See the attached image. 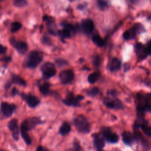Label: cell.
I'll return each mask as SVG.
<instances>
[{
	"instance_id": "obj_1",
	"label": "cell",
	"mask_w": 151,
	"mask_h": 151,
	"mask_svg": "<svg viewBox=\"0 0 151 151\" xmlns=\"http://www.w3.org/2000/svg\"><path fill=\"white\" fill-rule=\"evenodd\" d=\"M137 100L138 113H143L144 111H150L151 108V93L138 94L137 95Z\"/></svg>"
},
{
	"instance_id": "obj_2",
	"label": "cell",
	"mask_w": 151,
	"mask_h": 151,
	"mask_svg": "<svg viewBox=\"0 0 151 151\" xmlns=\"http://www.w3.org/2000/svg\"><path fill=\"white\" fill-rule=\"evenodd\" d=\"M43 55L42 52L37 51L31 52L26 61V66L29 68H34L37 67L42 61Z\"/></svg>"
},
{
	"instance_id": "obj_3",
	"label": "cell",
	"mask_w": 151,
	"mask_h": 151,
	"mask_svg": "<svg viewBox=\"0 0 151 151\" xmlns=\"http://www.w3.org/2000/svg\"><path fill=\"white\" fill-rule=\"evenodd\" d=\"M77 130L83 133H87L90 130V126L86 117L82 115L77 116L74 121Z\"/></svg>"
},
{
	"instance_id": "obj_4",
	"label": "cell",
	"mask_w": 151,
	"mask_h": 151,
	"mask_svg": "<svg viewBox=\"0 0 151 151\" xmlns=\"http://www.w3.org/2000/svg\"><path fill=\"white\" fill-rule=\"evenodd\" d=\"M83 99H84L83 96L78 95L75 97L73 93L69 92L67 93L65 99L63 100V102L67 106L77 107L80 105V101Z\"/></svg>"
},
{
	"instance_id": "obj_5",
	"label": "cell",
	"mask_w": 151,
	"mask_h": 151,
	"mask_svg": "<svg viewBox=\"0 0 151 151\" xmlns=\"http://www.w3.org/2000/svg\"><path fill=\"white\" fill-rule=\"evenodd\" d=\"M41 70L43 76L46 78H51L55 76L56 69L54 65L50 62L44 63L41 67Z\"/></svg>"
},
{
	"instance_id": "obj_6",
	"label": "cell",
	"mask_w": 151,
	"mask_h": 151,
	"mask_svg": "<svg viewBox=\"0 0 151 151\" xmlns=\"http://www.w3.org/2000/svg\"><path fill=\"white\" fill-rule=\"evenodd\" d=\"M76 32V28L70 24L64 25V28L63 30L58 31V34L61 38H67L73 35Z\"/></svg>"
},
{
	"instance_id": "obj_7",
	"label": "cell",
	"mask_w": 151,
	"mask_h": 151,
	"mask_svg": "<svg viewBox=\"0 0 151 151\" xmlns=\"http://www.w3.org/2000/svg\"><path fill=\"white\" fill-rule=\"evenodd\" d=\"M103 103L110 109H120L123 108V103L120 100L117 99H111L110 97H106L103 100Z\"/></svg>"
},
{
	"instance_id": "obj_8",
	"label": "cell",
	"mask_w": 151,
	"mask_h": 151,
	"mask_svg": "<svg viewBox=\"0 0 151 151\" xmlns=\"http://www.w3.org/2000/svg\"><path fill=\"white\" fill-rule=\"evenodd\" d=\"M74 77V74L71 70H66L61 71L59 75V78L63 84H66L71 82Z\"/></svg>"
},
{
	"instance_id": "obj_9",
	"label": "cell",
	"mask_w": 151,
	"mask_h": 151,
	"mask_svg": "<svg viewBox=\"0 0 151 151\" xmlns=\"http://www.w3.org/2000/svg\"><path fill=\"white\" fill-rule=\"evenodd\" d=\"M11 44L21 54H25L28 50V45L26 42L22 41H18L14 38H11L10 40Z\"/></svg>"
},
{
	"instance_id": "obj_10",
	"label": "cell",
	"mask_w": 151,
	"mask_h": 151,
	"mask_svg": "<svg viewBox=\"0 0 151 151\" xmlns=\"http://www.w3.org/2000/svg\"><path fill=\"white\" fill-rule=\"evenodd\" d=\"M8 126L12 133L13 138L15 140H18L19 139V127L18 124V120L16 119H12L8 122Z\"/></svg>"
},
{
	"instance_id": "obj_11",
	"label": "cell",
	"mask_w": 151,
	"mask_h": 151,
	"mask_svg": "<svg viewBox=\"0 0 151 151\" xmlns=\"http://www.w3.org/2000/svg\"><path fill=\"white\" fill-rule=\"evenodd\" d=\"M134 50L137 57L140 60L145 59L149 54L145 45L142 43L138 42L134 46Z\"/></svg>"
},
{
	"instance_id": "obj_12",
	"label": "cell",
	"mask_w": 151,
	"mask_h": 151,
	"mask_svg": "<svg viewBox=\"0 0 151 151\" xmlns=\"http://www.w3.org/2000/svg\"><path fill=\"white\" fill-rule=\"evenodd\" d=\"M15 109L16 107L14 104H11L6 102H2L1 104V113L6 117H10Z\"/></svg>"
},
{
	"instance_id": "obj_13",
	"label": "cell",
	"mask_w": 151,
	"mask_h": 151,
	"mask_svg": "<svg viewBox=\"0 0 151 151\" xmlns=\"http://www.w3.org/2000/svg\"><path fill=\"white\" fill-rule=\"evenodd\" d=\"M140 29H142V25L139 24H136L134 27L126 30L124 32L123 37L124 39L126 40L133 39L136 36L137 32Z\"/></svg>"
},
{
	"instance_id": "obj_14",
	"label": "cell",
	"mask_w": 151,
	"mask_h": 151,
	"mask_svg": "<svg viewBox=\"0 0 151 151\" xmlns=\"http://www.w3.org/2000/svg\"><path fill=\"white\" fill-rule=\"evenodd\" d=\"M40 123L41 120L39 118L37 117H32L25 120L22 123V124H23L28 130H29L34 128L37 124H40Z\"/></svg>"
},
{
	"instance_id": "obj_15",
	"label": "cell",
	"mask_w": 151,
	"mask_h": 151,
	"mask_svg": "<svg viewBox=\"0 0 151 151\" xmlns=\"http://www.w3.org/2000/svg\"><path fill=\"white\" fill-rule=\"evenodd\" d=\"M22 97L25 100L27 104L30 107H32V108L35 107L40 103V100H39V99L35 96L25 95V94H22Z\"/></svg>"
},
{
	"instance_id": "obj_16",
	"label": "cell",
	"mask_w": 151,
	"mask_h": 151,
	"mask_svg": "<svg viewBox=\"0 0 151 151\" xmlns=\"http://www.w3.org/2000/svg\"><path fill=\"white\" fill-rule=\"evenodd\" d=\"M103 133L104 138L109 142L114 143L118 141V136L112 132L109 128H104L103 130Z\"/></svg>"
},
{
	"instance_id": "obj_17",
	"label": "cell",
	"mask_w": 151,
	"mask_h": 151,
	"mask_svg": "<svg viewBox=\"0 0 151 151\" xmlns=\"http://www.w3.org/2000/svg\"><path fill=\"white\" fill-rule=\"evenodd\" d=\"M82 28L84 32L86 34H90L93 32L94 28V25L92 20L86 19L82 21Z\"/></svg>"
},
{
	"instance_id": "obj_18",
	"label": "cell",
	"mask_w": 151,
	"mask_h": 151,
	"mask_svg": "<svg viewBox=\"0 0 151 151\" xmlns=\"http://www.w3.org/2000/svg\"><path fill=\"white\" fill-rule=\"evenodd\" d=\"M121 67V62L120 61L116 58H112L109 63V68L111 71H116L119 70Z\"/></svg>"
},
{
	"instance_id": "obj_19",
	"label": "cell",
	"mask_w": 151,
	"mask_h": 151,
	"mask_svg": "<svg viewBox=\"0 0 151 151\" xmlns=\"http://www.w3.org/2000/svg\"><path fill=\"white\" fill-rule=\"evenodd\" d=\"M28 130L26 129V127L23 124H21V136H22L23 139L24 140L25 142L28 145H30L31 144L32 142H31V137L28 135Z\"/></svg>"
},
{
	"instance_id": "obj_20",
	"label": "cell",
	"mask_w": 151,
	"mask_h": 151,
	"mask_svg": "<svg viewBox=\"0 0 151 151\" xmlns=\"http://www.w3.org/2000/svg\"><path fill=\"white\" fill-rule=\"evenodd\" d=\"M122 139L124 143L130 145L133 142L136 137L134 135H133L131 133L129 132H125L122 134Z\"/></svg>"
},
{
	"instance_id": "obj_21",
	"label": "cell",
	"mask_w": 151,
	"mask_h": 151,
	"mask_svg": "<svg viewBox=\"0 0 151 151\" xmlns=\"http://www.w3.org/2000/svg\"><path fill=\"white\" fill-rule=\"evenodd\" d=\"M94 146L97 151L103 150L102 149L104 146V139L99 136H96L94 139Z\"/></svg>"
},
{
	"instance_id": "obj_22",
	"label": "cell",
	"mask_w": 151,
	"mask_h": 151,
	"mask_svg": "<svg viewBox=\"0 0 151 151\" xmlns=\"http://www.w3.org/2000/svg\"><path fill=\"white\" fill-rule=\"evenodd\" d=\"M48 21L47 23V29L48 31L52 35H55L58 34L57 29V26L55 23L52 21L48 19Z\"/></svg>"
},
{
	"instance_id": "obj_23",
	"label": "cell",
	"mask_w": 151,
	"mask_h": 151,
	"mask_svg": "<svg viewBox=\"0 0 151 151\" xmlns=\"http://www.w3.org/2000/svg\"><path fill=\"white\" fill-rule=\"evenodd\" d=\"M70 125L67 122H63L59 129V133L62 136H65L70 132Z\"/></svg>"
},
{
	"instance_id": "obj_24",
	"label": "cell",
	"mask_w": 151,
	"mask_h": 151,
	"mask_svg": "<svg viewBox=\"0 0 151 151\" xmlns=\"http://www.w3.org/2000/svg\"><path fill=\"white\" fill-rule=\"evenodd\" d=\"M93 42L99 47H103L105 45V42L104 40L99 35H94L92 37Z\"/></svg>"
},
{
	"instance_id": "obj_25",
	"label": "cell",
	"mask_w": 151,
	"mask_h": 151,
	"mask_svg": "<svg viewBox=\"0 0 151 151\" xmlns=\"http://www.w3.org/2000/svg\"><path fill=\"white\" fill-rule=\"evenodd\" d=\"M12 82L19 86H25L27 85L26 81L21 77L17 75H13L12 76Z\"/></svg>"
},
{
	"instance_id": "obj_26",
	"label": "cell",
	"mask_w": 151,
	"mask_h": 151,
	"mask_svg": "<svg viewBox=\"0 0 151 151\" xmlns=\"http://www.w3.org/2000/svg\"><path fill=\"white\" fill-rule=\"evenodd\" d=\"M50 85L48 83H44L42 84H41L40 86V91L41 93H42L44 95H47L49 93L50 91Z\"/></svg>"
},
{
	"instance_id": "obj_27",
	"label": "cell",
	"mask_w": 151,
	"mask_h": 151,
	"mask_svg": "<svg viewBox=\"0 0 151 151\" xmlns=\"http://www.w3.org/2000/svg\"><path fill=\"white\" fill-rule=\"evenodd\" d=\"M99 77H100V73L94 72L88 76V81L90 83L93 84V83H94L96 81H97Z\"/></svg>"
},
{
	"instance_id": "obj_28",
	"label": "cell",
	"mask_w": 151,
	"mask_h": 151,
	"mask_svg": "<svg viewBox=\"0 0 151 151\" xmlns=\"http://www.w3.org/2000/svg\"><path fill=\"white\" fill-rule=\"evenodd\" d=\"M21 27V24L18 22H14L11 24V32L12 33H14L18 30L20 29Z\"/></svg>"
},
{
	"instance_id": "obj_29",
	"label": "cell",
	"mask_w": 151,
	"mask_h": 151,
	"mask_svg": "<svg viewBox=\"0 0 151 151\" xmlns=\"http://www.w3.org/2000/svg\"><path fill=\"white\" fill-rule=\"evenodd\" d=\"M14 5L18 8H22L27 5V2L26 0H12Z\"/></svg>"
},
{
	"instance_id": "obj_30",
	"label": "cell",
	"mask_w": 151,
	"mask_h": 151,
	"mask_svg": "<svg viewBox=\"0 0 151 151\" xmlns=\"http://www.w3.org/2000/svg\"><path fill=\"white\" fill-rule=\"evenodd\" d=\"M99 93V90L97 87H93L87 91V94L91 97H94L98 94Z\"/></svg>"
},
{
	"instance_id": "obj_31",
	"label": "cell",
	"mask_w": 151,
	"mask_h": 151,
	"mask_svg": "<svg viewBox=\"0 0 151 151\" xmlns=\"http://www.w3.org/2000/svg\"><path fill=\"white\" fill-rule=\"evenodd\" d=\"M142 129V130L143 131V132L147 136H151V127L148 126L146 123L143 124L141 127H140Z\"/></svg>"
},
{
	"instance_id": "obj_32",
	"label": "cell",
	"mask_w": 151,
	"mask_h": 151,
	"mask_svg": "<svg viewBox=\"0 0 151 151\" xmlns=\"http://www.w3.org/2000/svg\"><path fill=\"white\" fill-rule=\"evenodd\" d=\"M97 5L100 9H104L108 6V4L104 0H98L97 1Z\"/></svg>"
},
{
	"instance_id": "obj_33",
	"label": "cell",
	"mask_w": 151,
	"mask_h": 151,
	"mask_svg": "<svg viewBox=\"0 0 151 151\" xmlns=\"http://www.w3.org/2000/svg\"><path fill=\"white\" fill-rule=\"evenodd\" d=\"M100 63H101V60H100V57H99V56H95V57L93 58V65H94L96 67H99V65H100Z\"/></svg>"
},
{
	"instance_id": "obj_34",
	"label": "cell",
	"mask_w": 151,
	"mask_h": 151,
	"mask_svg": "<svg viewBox=\"0 0 151 151\" xmlns=\"http://www.w3.org/2000/svg\"><path fill=\"white\" fill-rule=\"evenodd\" d=\"M55 63L58 67H63L67 65V62L63 59H58L55 61Z\"/></svg>"
},
{
	"instance_id": "obj_35",
	"label": "cell",
	"mask_w": 151,
	"mask_h": 151,
	"mask_svg": "<svg viewBox=\"0 0 151 151\" xmlns=\"http://www.w3.org/2000/svg\"><path fill=\"white\" fill-rule=\"evenodd\" d=\"M81 150V147L78 141L75 140L73 142V151H80Z\"/></svg>"
},
{
	"instance_id": "obj_36",
	"label": "cell",
	"mask_w": 151,
	"mask_h": 151,
	"mask_svg": "<svg viewBox=\"0 0 151 151\" xmlns=\"http://www.w3.org/2000/svg\"><path fill=\"white\" fill-rule=\"evenodd\" d=\"M42 42L44 44H47V45H50L51 44V39L48 37H47V36H44L42 38Z\"/></svg>"
},
{
	"instance_id": "obj_37",
	"label": "cell",
	"mask_w": 151,
	"mask_h": 151,
	"mask_svg": "<svg viewBox=\"0 0 151 151\" xmlns=\"http://www.w3.org/2000/svg\"><path fill=\"white\" fill-rule=\"evenodd\" d=\"M6 50L7 48L5 46L0 44V54H5L6 51Z\"/></svg>"
},
{
	"instance_id": "obj_38",
	"label": "cell",
	"mask_w": 151,
	"mask_h": 151,
	"mask_svg": "<svg viewBox=\"0 0 151 151\" xmlns=\"http://www.w3.org/2000/svg\"><path fill=\"white\" fill-rule=\"evenodd\" d=\"M148 54L149 55H151V41L149 42L147 44V45L146 46Z\"/></svg>"
},
{
	"instance_id": "obj_39",
	"label": "cell",
	"mask_w": 151,
	"mask_h": 151,
	"mask_svg": "<svg viewBox=\"0 0 151 151\" xmlns=\"http://www.w3.org/2000/svg\"><path fill=\"white\" fill-rule=\"evenodd\" d=\"M36 151H46V150H45V149H44L42 146H39L37 148Z\"/></svg>"
},
{
	"instance_id": "obj_40",
	"label": "cell",
	"mask_w": 151,
	"mask_h": 151,
	"mask_svg": "<svg viewBox=\"0 0 151 151\" xmlns=\"http://www.w3.org/2000/svg\"><path fill=\"white\" fill-rule=\"evenodd\" d=\"M3 60L6 63V62H8L11 60V58L10 57H5L3 59Z\"/></svg>"
},
{
	"instance_id": "obj_41",
	"label": "cell",
	"mask_w": 151,
	"mask_h": 151,
	"mask_svg": "<svg viewBox=\"0 0 151 151\" xmlns=\"http://www.w3.org/2000/svg\"><path fill=\"white\" fill-rule=\"evenodd\" d=\"M17 89H15V88H14V89L12 90V95H13V96L15 95V94H17Z\"/></svg>"
},
{
	"instance_id": "obj_42",
	"label": "cell",
	"mask_w": 151,
	"mask_h": 151,
	"mask_svg": "<svg viewBox=\"0 0 151 151\" xmlns=\"http://www.w3.org/2000/svg\"><path fill=\"white\" fill-rule=\"evenodd\" d=\"M69 1H75L76 0H69Z\"/></svg>"
},
{
	"instance_id": "obj_43",
	"label": "cell",
	"mask_w": 151,
	"mask_h": 151,
	"mask_svg": "<svg viewBox=\"0 0 151 151\" xmlns=\"http://www.w3.org/2000/svg\"><path fill=\"white\" fill-rule=\"evenodd\" d=\"M0 151H6L5 150H0Z\"/></svg>"
},
{
	"instance_id": "obj_44",
	"label": "cell",
	"mask_w": 151,
	"mask_h": 151,
	"mask_svg": "<svg viewBox=\"0 0 151 151\" xmlns=\"http://www.w3.org/2000/svg\"><path fill=\"white\" fill-rule=\"evenodd\" d=\"M151 111V108H150V111Z\"/></svg>"
}]
</instances>
